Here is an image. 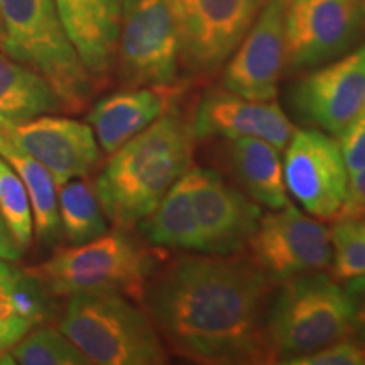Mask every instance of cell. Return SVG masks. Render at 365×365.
I'll return each instance as SVG.
<instances>
[{
  "mask_svg": "<svg viewBox=\"0 0 365 365\" xmlns=\"http://www.w3.org/2000/svg\"><path fill=\"white\" fill-rule=\"evenodd\" d=\"M274 281L252 259L181 255L149 276L145 312L173 352L200 364H267Z\"/></svg>",
  "mask_w": 365,
  "mask_h": 365,
  "instance_id": "1",
  "label": "cell"
},
{
  "mask_svg": "<svg viewBox=\"0 0 365 365\" xmlns=\"http://www.w3.org/2000/svg\"><path fill=\"white\" fill-rule=\"evenodd\" d=\"M195 140L193 122L173 103L148 129L110 154L95 182L107 220L124 230L144 220L190 170Z\"/></svg>",
  "mask_w": 365,
  "mask_h": 365,
  "instance_id": "2",
  "label": "cell"
},
{
  "mask_svg": "<svg viewBox=\"0 0 365 365\" xmlns=\"http://www.w3.org/2000/svg\"><path fill=\"white\" fill-rule=\"evenodd\" d=\"M355 303L335 277L323 271L282 281L266 314L269 362L289 364L357 331Z\"/></svg>",
  "mask_w": 365,
  "mask_h": 365,
  "instance_id": "3",
  "label": "cell"
},
{
  "mask_svg": "<svg viewBox=\"0 0 365 365\" xmlns=\"http://www.w3.org/2000/svg\"><path fill=\"white\" fill-rule=\"evenodd\" d=\"M59 330L90 364L161 365L164 341L148 312L115 291L70 296Z\"/></svg>",
  "mask_w": 365,
  "mask_h": 365,
  "instance_id": "4",
  "label": "cell"
},
{
  "mask_svg": "<svg viewBox=\"0 0 365 365\" xmlns=\"http://www.w3.org/2000/svg\"><path fill=\"white\" fill-rule=\"evenodd\" d=\"M4 53L44 76L65 103L81 112L97 88L68 38L54 0H0Z\"/></svg>",
  "mask_w": 365,
  "mask_h": 365,
  "instance_id": "5",
  "label": "cell"
},
{
  "mask_svg": "<svg viewBox=\"0 0 365 365\" xmlns=\"http://www.w3.org/2000/svg\"><path fill=\"white\" fill-rule=\"evenodd\" d=\"M154 259L124 228L86 244L63 249L36 267L26 269L51 296L115 291L143 299Z\"/></svg>",
  "mask_w": 365,
  "mask_h": 365,
  "instance_id": "6",
  "label": "cell"
},
{
  "mask_svg": "<svg viewBox=\"0 0 365 365\" xmlns=\"http://www.w3.org/2000/svg\"><path fill=\"white\" fill-rule=\"evenodd\" d=\"M180 59L170 0H124L115 61L125 88H171Z\"/></svg>",
  "mask_w": 365,
  "mask_h": 365,
  "instance_id": "7",
  "label": "cell"
},
{
  "mask_svg": "<svg viewBox=\"0 0 365 365\" xmlns=\"http://www.w3.org/2000/svg\"><path fill=\"white\" fill-rule=\"evenodd\" d=\"M266 0H170L181 59L191 71L213 73L228 61Z\"/></svg>",
  "mask_w": 365,
  "mask_h": 365,
  "instance_id": "8",
  "label": "cell"
},
{
  "mask_svg": "<svg viewBox=\"0 0 365 365\" xmlns=\"http://www.w3.org/2000/svg\"><path fill=\"white\" fill-rule=\"evenodd\" d=\"M286 191L318 220H336L349 196L350 173L339 140L323 130H294L286 145Z\"/></svg>",
  "mask_w": 365,
  "mask_h": 365,
  "instance_id": "9",
  "label": "cell"
},
{
  "mask_svg": "<svg viewBox=\"0 0 365 365\" xmlns=\"http://www.w3.org/2000/svg\"><path fill=\"white\" fill-rule=\"evenodd\" d=\"M252 261L272 281L325 271L331 266V232L293 203L261 217L249 240Z\"/></svg>",
  "mask_w": 365,
  "mask_h": 365,
  "instance_id": "10",
  "label": "cell"
},
{
  "mask_svg": "<svg viewBox=\"0 0 365 365\" xmlns=\"http://www.w3.org/2000/svg\"><path fill=\"white\" fill-rule=\"evenodd\" d=\"M365 24L364 0H289L286 68L307 70L339 58Z\"/></svg>",
  "mask_w": 365,
  "mask_h": 365,
  "instance_id": "11",
  "label": "cell"
},
{
  "mask_svg": "<svg viewBox=\"0 0 365 365\" xmlns=\"http://www.w3.org/2000/svg\"><path fill=\"white\" fill-rule=\"evenodd\" d=\"M289 0H266L247 34L228 58L223 88L250 100H274L286 70Z\"/></svg>",
  "mask_w": 365,
  "mask_h": 365,
  "instance_id": "12",
  "label": "cell"
},
{
  "mask_svg": "<svg viewBox=\"0 0 365 365\" xmlns=\"http://www.w3.org/2000/svg\"><path fill=\"white\" fill-rule=\"evenodd\" d=\"M291 98L304 120L339 137L365 108V43L317 66L298 81Z\"/></svg>",
  "mask_w": 365,
  "mask_h": 365,
  "instance_id": "13",
  "label": "cell"
},
{
  "mask_svg": "<svg viewBox=\"0 0 365 365\" xmlns=\"http://www.w3.org/2000/svg\"><path fill=\"white\" fill-rule=\"evenodd\" d=\"M203 254L232 255L247 247L261 222V205L232 188L215 171L195 168L185 173Z\"/></svg>",
  "mask_w": 365,
  "mask_h": 365,
  "instance_id": "14",
  "label": "cell"
},
{
  "mask_svg": "<svg viewBox=\"0 0 365 365\" xmlns=\"http://www.w3.org/2000/svg\"><path fill=\"white\" fill-rule=\"evenodd\" d=\"M17 148L51 173L58 186L88 178L102 159L90 124L68 117L41 115L26 124L4 127Z\"/></svg>",
  "mask_w": 365,
  "mask_h": 365,
  "instance_id": "15",
  "label": "cell"
},
{
  "mask_svg": "<svg viewBox=\"0 0 365 365\" xmlns=\"http://www.w3.org/2000/svg\"><path fill=\"white\" fill-rule=\"evenodd\" d=\"M193 130L196 139L250 137L282 150L293 135L294 125L274 100H250L228 90H217L200 102Z\"/></svg>",
  "mask_w": 365,
  "mask_h": 365,
  "instance_id": "16",
  "label": "cell"
},
{
  "mask_svg": "<svg viewBox=\"0 0 365 365\" xmlns=\"http://www.w3.org/2000/svg\"><path fill=\"white\" fill-rule=\"evenodd\" d=\"M73 48L95 85L107 80L115 63L124 0H54Z\"/></svg>",
  "mask_w": 365,
  "mask_h": 365,
  "instance_id": "17",
  "label": "cell"
},
{
  "mask_svg": "<svg viewBox=\"0 0 365 365\" xmlns=\"http://www.w3.org/2000/svg\"><path fill=\"white\" fill-rule=\"evenodd\" d=\"M175 88H125L98 100L88 113V124L105 154L115 153L132 137L156 122L175 103Z\"/></svg>",
  "mask_w": 365,
  "mask_h": 365,
  "instance_id": "18",
  "label": "cell"
},
{
  "mask_svg": "<svg viewBox=\"0 0 365 365\" xmlns=\"http://www.w3.org/2000/svg\"><path fill=\"white\" fill-rule=\"evenodd\" d=\"M281 150L261 139H227L225 161L242 190L257 205L279 210L289 203Z\"/></svg>",
  "mask_w": 365,
  "mask_h": 365,
  "instance_id": "19",
  "label": "cell"
},
{
  "mask_svg": "<svg viewBox=\"0 0 365 365\" xmlns=\"http://www.w3.org/2000/svg\"><path fill=\"white\" fill-rule=\"evenodd\" d=\"M59 112H66V107L53 85L0 51V125L16 127Z\"/></svg>",
  "mask_w": 365,
  "mask_h": 365,
  "instance_id": "20",
  "label": "cell"
},
{
  "mask_svg": "<svg viewBox=\"0 0 365 365\" xmlns=\"http://www.w3.org/2000/svg\"><path fill=\"white\" fill-rule=\"evenodd\" d=\"M139 223L145 240L156 247L203 254L202 234L185 175Z\"/></svg>",
  "mask_w": 365,
  "mask_h": 365,
  "instance_id": "21",
  "label": "cell"
},
{
  "mask_svg": "<svg viewBox=\"0 0 365 365\" xmlns=\"http://www.w3.org/2000/svg\"><path fill=\"white\" fill-rule=\"evenodd\" d=\"M0 156L11 164L24 182L33 207L36 237L48 245L54 244L63 232L58 208V185L51 173L17 148L4 127L0 129Z\"/></svg>",
  "mask_w": 365,
  "mask_h": 365,
  "instance_id": "22",
  "label": "cell"
},
{
  "mask_svg": "<svg viewBox=\"0 0 365 365\" xmlns=\"http://www.w3.org/2000/svg\"><path fill=\"white\" fill-rule=\"evenodd\" d=\"M58 208L63 235L73 245L86 244L108 232L107 215L100 205L97 190L86 178L59 186Z\"/></svg>",
  "mask_w": 365,
  "mask_h": 365,
  "instance_id": "23",
  "label": "cell"
},
{
  "mask_svg": "<svg viewBox=\"0 0 365 365\" xmlns=\"http://www.w3.org/2000/svg\"><path fill=\"white\" fill-rule=\"evenodd\" d=\"M11 354L21 365H90L78 346L51 327L31 330Z\"/></svg>",
  "mask_w": 365,
  "mask_h": 365,
  "instance_id": "24",
  "label": "cell"
},
{
  "mask_svg": "<svg viewBox=\"0 0 365 365\" xmlns=\"http://www.w3.org/2000/svg\"><path fill=\"white\" fill-rule=\"evenodd\" d=\"M0 213L17 245L26 252L34 239V217L21 176L0 156Z\"/></svg>",
  "mask_w": 365,
  "mask_h": 365,
  "instance_id": "25",
  "label": "cell"
},
{
  "mask_svg": "<svg viewBox=\"0 0 365 365\" xmlns=\"http://www.w3.org/2000/svg\"><path fill=\"white\" fill-rule=\"evenodd\" d=\"M331 271L336 281L365 276V227L359 218L339 217L331 228Z\"/></svg>",
  "mask_w": 365,
  "mask_h": 365,
  "instance_id": "26",
  "label": "cell"
},
{
  "mask_svg": "<svg viewBox=\"0 0 365 365\" xmlns=\"http://www.w3.org/2000/svg\"><path fill=\"white\" fill-rule=\"evenodd\" d=\"M287 365H365V339L350 335Z\"/></svg>",
  "mask_w": 365,
  "mask_h": 365,
  "instance_id": "27",
  "label": "cell"
},
{
  "mask_svg": "<svg viewBox=\"0 0 365 365\" xmlns=\"http://www.w3.org/2000/svg\"><path fill=\"white\" fill-rule=\"evenodd\" d=\"M339 144L349 173L365 171V108L339 135Z\"/></svg>",
  "mask_w": 365,
  "mask_h": 365,
  "instance_id": "28",
  "label": "cell"
},
{
  "mask_svg": "<svg viewBox=\"0 0 365 365\" xmlns=\"http://www.w3.org/2000/svg\"><path fill=\"white\" fill-rule=\"evenodd\" d=\"M365 213V171L350 173L349 196L340 217L360 218Z\"/></svg>",
  "mask_w": 365,
  "mask_h": 365,
  "instance_id": "29",
  "label": "cell"
},
{
  "mask_svg": "<svg viewBox=\"0 0 365 365\" xmlns=\"http://www.w3.org/2000/svg\"><path fill=\"white\" fill-rule=\"evenodd\" d=\"M31 330L34 327L21 318L0 319V352L14 349Z\"/></svg>",
  "mask_w": 365,
  "mask_h": 365,
  "instance_id": "30",
  "label": "cell"
},
{
  "mask_svg": "<svg viewBox=\"0 0 365 365\" xmlns=\"http://www.w3.org/2000/svg\"><path fill=\"white\" fill-rule=\"evenodd\" d=\"M22 249L14 240V237L9 230L6 220H4L2 213H0V259L7 262H19L22 259Z\"/></svg>",
  "mask_w": 365,
  "mask_h": 365,
  "instance_id": "31",
  "label": "cell"
},
{
  "mask_svg": "<svg viewBox=\"0 0 365 365\" xmlns=\"http://www.w3.org/2000/svg\"><path fill=\"white\" fill-rule=\"evenodd\" d=\"M349 291V294L352 296L354 303H355V319H357V328H362V333L365 339V276L357 277V279L349 281V284L345 287Z\"/></svg>",
  "mask_w": 365,
  "mask_h": 365,
  "instance_id": "32",
  "label": "cell"
},
{
  "mask_svg": "<svg viewBox=\"0 0 365 365\" xmlns=\"http://www.w3.org/2000/svg\"><path fill=\"white\" fill-rule=\"evenodd\" d=\"M9 264H11V262L2 261V259H0V282L7 281L9 277H12L14 272H16V269L9 266Z\"/></svg>",
  "mask_w": 365,
  "mask_h": 365,
  "instance_id": "33",
  "label": "cell"
},
{
  "mask_svg": "<svg viewBox=\"0 0 365 365\" xmlns=\"http://www.w3.org/2000/svg\"><path fill=\"white\" fill-rule=\"evenodd\" d=\"M16 364V360H14L12 354L9 352H0V365H14Z\"/></svg>",
  "mask_w": 365,
  "mask_h": 365,
  "instance_id": "34",
  "label": "cell"
},
{
  "mask_svg": "<svg viewBox=\"0 0 365 365\" xmlns=\"http://www.w3.org/2000/svg\"><path fill=\"white\" fill-rule=\"evenodd\" d=\"M0 51H4V24H2V14H0Z\"/></svg>",
  "mask_w": 365,
  "mask_h": 365,
  "instance_id": "35",
  "label": "cell"
},
{
  "mask_svg": "<svg viewBox=\"0 0 365 365\" xmlns=\"http://www.w3.org/2000/svg\"><path fill=\"white\" fill-rule=\"evenodd\" d=\"M359 220H360V222H362V225L365 227V213H364V215H362V217H360V218H359Z\"/></svg>",
  "mask_w": 365,
  "mask_h": 365,
  "instance_id": "36",
  "label": "cell"
},
{
  "mask_svg": "<svg viewBox=\"0 0 365 365\" xmlns=\"http://www.w3.org/2000/svg\"><path fill=\"white\" fill-rule=\"evenodd\" d=\"M0 129H2V125H0Z\"/></svg>",
  "mask_w": 365,
  "mask_h": 365,
  "instance_id": "37",
  "label": "cell"
}]
</instances>
